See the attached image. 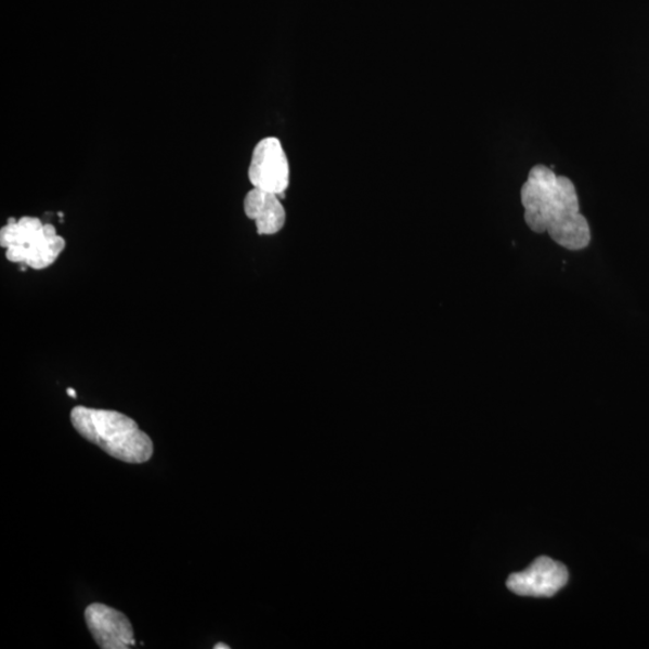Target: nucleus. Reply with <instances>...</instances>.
Returning <instances> with one entry per match:
<instances>
[{
    "label": "nucleus",
    "instance_id": "f257e3e1",
    "mask_svg": "<svg viewBox=\"0 0 649 649\" xmlns=\"http://www.w3.org/2000/svg\"><path fill=\"white\" fill-rule=\"evenodd\" d=\"M521 203L528 228L536 234L547 233L568 250H582L590 244V229L580 212L573 182L557 176L551 168L536 165L522 185Z\"/></svg>",
    "mask_w": 649,
    "mask_h": 649
},
{
    "label": "nucleus",
    "instance_id": "f03ea898",
    "mask_svg": "<svg viewBox=\"0 0 649 649\" xmlns=\"http://www.w3.org/2000/svg\"><path fill=\"white\" fill-rule=\"evenodd\" d=\"M72 424L88 442L126 464H145L153 456L152 439L129 416L115 411L75 406Z\"/></svg>",
    "mask_w": 649,
    "mask_h": 649
},
{
    "label": "nucleus",
    "instance_id": "7ed1b4c3",
    "mask_svg": "<svg viewBox=\"0 0 649 649\" xmlns=\"http://www.w3.org/2000/svg\"><path fill=\"white\" fill-rule=\"evenodd\" d=\"M0 246L7 248V259L35 270L48 269L65 248V239L56 228L43 224L39 218H10L0 230Z\"/></svg>",
    "mask_w": 649,
    "mask_h": 649
},
{
    "label": "nucleus",
    "instance_id": "20e7f679",
    "mask_svg": "<svg viewBox=\"0 0 649 649\" xmlns=\"http://www.w3.org/2000/svg\"><path fill=\"white\" fill-rule=\"evenodd\" d=\"M248 178L255 189L284 196L290 183L287 154L277 138L262 139L252 151Z\"/></svg>",
    "mask_w": 649,
    "mask_h": 649
},
{
    "label": "nucleus",
    "instance_id": "39448f33",
    "mask_svg": "<svg viewBox=\"0 0 649 649\" xmlns=\"http://www.w3.org/2000/svg\"><path fill=\"white\" fill-rule=\"evenodd\" d=\"M569 580L567 568L548 557H541L521 573L509 576L508 588L522 597L551 598Z\"/></svg>",
    "mask_w": 649,
    "mask_h": 649
},
{
    "label": "nucleus",
    "instance_id": "423d86ee",
    "mask_svg": "<svg viewBox=\"0 0 649 649\" xmlns=\"http://www.w3.org/2000/svg\"><path fill=\"white\" fill-rule=\"evenodd\" d=\"M85 619L99 647L128 649L135 646L133 626L122 612L95 602L86 609Z\"/></svg>",
    "mask_w": 649,
    "mask_h": 649
},
{
    "label": "nucleus",
    "instance_id": "0eeeda50",
    "mask_svg": "<svg viewBox=\"0 0 649 649\" xmlns=\"http://www.w3.org/2000/svg\"><path fill=\"white\" fill-rule=\"evenodd\" d=\"M245 213L255 220L259 235L271 236L280 233L287 222V213L281 196L252 189L245 197Z\"/></svg>",
    "mask_w": 649,
    "mask_h": 649
},
{
    "label": "nucleus",
    "instance_id": "6e6552de",
    "mask_svg": "<svg viewBox=\"0 0 649 649\" xmlns=\"http://www.w3.org/2000/svg\"><path fill=\"white\" fill-rule=\"evenodd\" d=\"M67 391L70 398L76 399V391L74 389H68Z\"/></svg>",
    "mask_w": 649,
    "mask_h": 649
},
{
    "label": "nucleus",
    "instance_id": "1a4fd4ad",
    "mask_svg": "<svg viewBox=\"0 0 649 649\" xmlns=\"http://www.w3.org/2000/svg\"><path fill=\"white\" fill-rule=\"evenodd\" d=\"M215 648H216V649H220V648H223V649H229V646H226V645H224V644H219V645H216V646H215Z\"/></svg>",
    "mask_w": 649,
    "mask_h": 649
}]
</instances>
